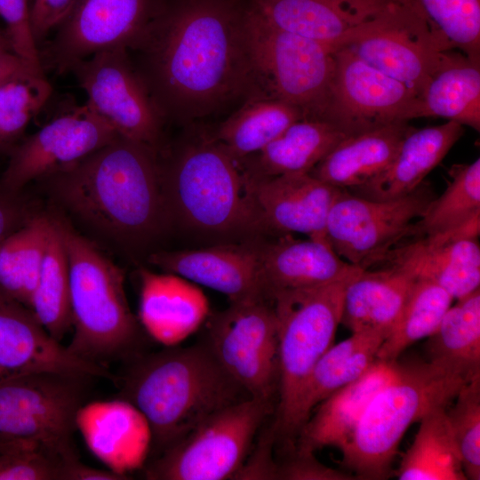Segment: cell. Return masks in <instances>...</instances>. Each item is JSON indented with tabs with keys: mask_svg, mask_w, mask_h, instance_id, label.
I'll list each match as a JSON object with an SVG mask.
<instances>
[{
	"mask_svg": "<svg viewBox=\"0 0 480 480\" xmlns=\"http://www.w3.org/2000/svg\"><path fill=\"white\" fill-rule=\"evenodd\" d=\"M249 0H156L128 49L165 122L187 124L259 95Z\"/></svg>",
	"mask_w": 480,
	"mask_h": 480,
	"instance_id": "obj_1",
	"label": "cell"
},
{
	"mask_svg": "<svg viewBox=\"0 0 480 480\" xmlns=\"http://www.w3.org/2000/svg\"><path fill=\"white\" fill-rule=\"evenodd\" d=\"M44 180L75 216L121 243L146 242L169 219L159 153L120 135L76 165Z\"/></svg>",
	"mask_w": 480,
	"mask_h": 480,
	"instance_id": "obj_2",
	"label": "cell"
},
{
	"mask_svg": "<svg viewBox=\"0 0 480 480\" xmlns=\"http://www.w3.org/2000/svg\"><path fill=\"white\" fill-rule=\"evenodd\" d=\"M165 348L134 358L119 381L118 398L147 420L156 456L212 413L249 397L204 342Z\"/></svg>",
	"mask_w": 480,
	"mask_h": 480,
	"instance_id": "obj_3",
	"label": "cell"
},
{
	"mask_svg": "<svg viewBox=\"0 0 480 480\" xmlns=\"http://www.w3.org/2000/svg\"><path fill=\"white\" fill-rule=\"evenodd\" d=\"M478 375L431 360L398 364L396 374L372 396L340 451L342 465L356 478H387L409 427L431 411L447 407L462 386Z\"/></svg>",
	"mask_w": 480,
	"mask_h": 480,
	"instance_id": "obj_4",
	"label": "cell"
},
{
	"mask_svg": "<svg viewBox=\"0 0 480 480\" xmlns=\"http://www.w3.org/2000/svg\"><path fill=\"white\" fill-rule=\"evenodd\" d=\"M160 167L169 219L211 233L260 229L246 174L212 135L182 143Z\"/></svg>",
	"mask_w": 480,
	"mask_h": 480,
	"instance_id": "obj_5",
	"label": "cell"
},
{
	"mask_svg": "<svg viewBox=\"0 0 480 480\" xmlns=\"http://www.w3.org/2000/svg\"><path fill=\"white\" fill-rule=\"evenodd\" d=\"M57 223L69 268L74 334L67 348L101 365L132 356L140 324L127 301L124 270L67 223Z\"/></svg>",
	"mask_w": 480,
	"mask_h": 480,
	"instance_id": "obj_6",
	"label": "cell"
},
{
	"mask_svg": "<svg viewBox=\"0 0 480 480\" xmlns=\"http://www.w3.org/2000/svg\"><path fill=\"white\" fill-rule=\"evenodd\" d=\"M355 276L316 288L279 292L269 300L276 318L279 356L273 430L290 448L298 436L296 413L302 388L315 364L332 345L340 324L345 289Z\"/></svg>",
	"mask_w": 480,
	"mask_h": 480,
	"instance_id": "obj_7",
	"label": "cell"
},
{
	"mask_svg": "<svg viewBox=\"0 0 480 480\" xmlns=\"http://www.w3.org/2000/svg\"><path fill=\"white\" fill-rule=\"evenodd\" d=\"M92 377L29 372L0 379V455L75 452L76 415Z\"/></svg>",
	"mask_w": 480,
	"mask_h": 480,
	"instance_id": "obj_8",
	"label": "cell"
},
{
	"mask_svg": "<svg viewBox=\"0 0 480 480\" xmlns=\"http://www.w3.org/2000/svg\"><path fill=\"white\" fill-rule=\"evenodd\" d=\"M248 34L260 94L298 108L306 118L320 119L334 73V52L271 25L250 1Z\"/></svg>",
	"mask_w": 480,
	"mask_h": 480,
	"instance_id": "obj_9",
	"label": "cell"
},
{
	"mask_svg": "<svg viewBox=\"0 0 480 480\" xmlns=\"http://www.w3.org/2000/svg\"><path fill=\"white\" fill-rule=\"evenodd\" d=\"M271 411L272 402L253 397L217 411L158 454L146 468V478H235Z\"/></svg>",
	"mask_w": 480,
	"mask_h": 480,
	"instance_id": "obj_10",
	"label": "cell"
},
{
	"mask_svg": "<svg viewBox=\"0 0 480 480\" xmlns=\"http://www.w3.org/2000/svg\"><path fill=\"white\" fill-rule=\"evenodd\" d=\"M249 397L273 401L278 393L277 324L268 300L231 302L213 315L204 342Z\"/></svg>",
	"mask_w": 480,
	"mask_h": 480,
	"instance_id": "obj_11",
	"label": "cell"
},
{
	"mask_svg": "<svg viewBox=\"0 0 480 480\" xmlns=\"http://www.w3.org/2000/svg\"><path fill=\"white\" fill-rule=\"evenodd\" d=\"M436 196L425 180L410 194L388 201L366 199L340 188L327 216V241L347 262L363 269L372 268L410 236L412 225Z\"/></svg>",
	"mask_w": 480,
	"mask_h": 480,
	"instance_id": "obj_12",
	"label": "cell"
},
{
	"mask_svg": "<svg viewBox=\"0 0 480 480\" xmlns=\"http://www.w3.org/2000/svg\"><path fill=\"white\" fill-rule=\"evenodd\" d=\"M86 94L88 107L123 137L160 153L165 121L136 72L128 49L99 52L70 70Z\"/></svg>",
	"mask_w": 480,
	"mask_h": 480,
	"instance_id": "obj_13",
	"label": "cell"
},
{
	"mask_svg": "<svg viewBox=\"0 0 480 480\" xmlns=\"http://www.w3.org/2000/svg\"><path fill=\"white\" fill-rule=\"evenodd\" d=\"M156 0H76L38 47L44 72L63 75L77 62L108 49H129L151 18Z\"/></svg>",
	"mask_w": 480,
	"mask_h": 480,
	"instance_id": "obj_14",
	"label": "cell"
},
{
	"mask_svg": "<svg viewBox=\"0 0 480 480\" xmlns=\"http://www.w3.org/2000/svg\"><path fill=\"white\" fill-rule=\"evenodd\" d=\"M118 135L86 103L71 106L12 148L0 189L21 192L30 181L76 165Z\"/></svg>",
	"mask_w": 480,
	"mask_h": 480,
	"instance_id": "obj_15",
	"label": "cell"
},
{
	"mask_svg": "<svg viewBox=\"0 0 480 480\" xmlns=\"http://www.w3.org/2000/svg\"><path fill=\"white\" fill-rule=\"evenodd\" d=\"M334 73L320 120L346 136L409 121L417 93L361 60L348 46L334 51Z\"/></svg>",
	"mask_w": 480,
	"mask_h": 480,
	"instance_id": "obj_16",
	"label": "cell"
},
{
	"mask_svg": "<svg viewBox=\"0 0 480 480\" xmlns=\"http://www.w3.org/2000/svg\"><path fill=\"white\" fill-rule=\"evenodd\" d=\"M346 45L364 62L417 94L444 53L410 2L387 6L366 21Z\"/></svg>",
	"mask_w": 480,
	"mask_h": 480,
	"instance_id": "obj_17",
	"label": "cell"
},
{
	"mask_svg": "<svg viewBox=\"0 0 480 480\" xmlns=\"http://www.w3.org/2000/svg\"><path fill=\"white\" fill-rule=\"evenodd\" d=\"M479 233L476 219L453 230L409 237L372 268H392L432 281L458 300L480 285Z\"/></svg>",
	"mask_w": 480,
	"mask_h": 480,
	"instance_id": "obj_18",
	"label": "cell"
},
{
	"mask_svg": "<svg viewBox=\"0 0 480 480\" xmlns=\"http://www.w3.org/2000/svg\"><path fill=\"white\" fill-rule=\"evenodd\" d=\"M40 372L116 380L106 366L71 354L29 308L0 288V379Z\"/></svg>",
	"mask_w": 480,
	"mask_h": 480,
	"instance_id": "obj_19",
	"label": "cell"
},
{
	"mask_svg": "<svg viewBox=\"0 0 480 480\" xmlns=\"http://www.w3.org/2000/svg\"><path fill=\"white\" fill-rule=\"evenodd\" d=\"M246 177L260 229L276 236L300 233L328 242L327 216L340 188L310 173Z\"/></svg>",
	"mask_w": 480,
	"mask_h": 480,
	"instance_id": "obj_20",
	"label": "cell"
},
{
	"mask_svg": "<svg viewBox=\"0 0 480 480\" xmlns=\"http://www.w3.org/2000/svg\"><path fill=\"white\" fill-rule=\"evenodd\" d=\"M149 262L225 294L230 302L267 300L256 244H224L197 250L160 252Z\"/></svg>",
	"mask_w": 480,
	"mask_h": 480,
	"instance_id": "obj_21",
	"label": "cell"
},
{
	"mask_svg": "<svg viewBox=\"0 0 480 480\" xmlns=\"http://www.w3.org/2000/svg\"><path fill=\"white\" fill-rule=\"evenodd\" d=\"M76 427L95 457L122 476L141 468L151 448L147 420L122 398L82 404Z\"/></svg>",
	"mask_w": 480,
	"mask_h": 480,
	"instance_id": "obj_22",
	"label": "cell"
},
{
	"mask_svg": "<svg viewBox=\"0 0 480 480\" xmlns=\"http://www.w3.org/2000/svg\"><path fill=\"white\" fill-rule=\"evenodd\" d=\"M261 283L265 298L276 293L312 289L340 281L362 268L341 259L328 242L292 235L276 236L258 245Z\"/></svg>",
	"mask_w": 480,
	"mask_h": 480,
	"instance_id": "obj_23",
	"label": "cell"
},
{
	"mask_svg": "<svg viewBox=\"0 0 480 480\" xmlns=\"http://www.w3.org/2000/svg\"><path fill=\"white\" fill-rule=\"evenodd\" d=\"M139 322L164 347L178 346L209 316V302L197 284L172 273L140 272Z\"/></svg>",
	"mask_w": 480,
	"mask_h": 480,
	"instance_id": "obj_24",
	"label": "cell"
},
{
	"mask_svg": "<svg viewBox=\"0 0 480 480\" xmlns=\"http://www.w3.org/2000/svg\"><path fill=\"white\" fill-rule=\"evenodd\" d=\"M271 25L316 41L333 52L348 44L380 12L356 0H249Z\"/></svg>",
	"mask_w": 480,
	"mask_h": 480,
	"instance_id": "obj_25",
	"label": "cell"
},
{
	"mask_svg": "<svg viewBox=\"0 0 480 480\" xmlns=\"http://www.w3.org/2000/svg\"><path fill=\"white\" fill-rule=\"evenodd\" d=\"M397 367L396 360L377 359L362 376L323 400L301 427L294 447L313 452L327 446L341 451L372 396L394 377Z\"/></svg>",
	"mask_w": 480,
	"mask_h": 480,
	"instance_id": "obj_26",
	"label": "cell"
},
{
	"mask_svg": "<svg viewBox=\"0 0 480 480\" xmlns=\"http://www.w3.org/2000/svg\"><path fill=\"white\" fill-rule=\"evenodd\" d=\"M463 132V125L454 121L420 129L412 127L385 172L348 190L353 195L374 201L404 196L425 180Z\"/></svg>",
	"mask_w": 480,
	"mask_h": 480,
	"instance_id": "obj_27",
	"label": "cell"
},
{
	"mask_svg": "<svg viewBox=\"0 0 480 480\" xmlns=\"http://www.w3.org/2000/svg\"><path fill=\"white\" fill-rule=\"evenodd\" d=\"M442 117L480 131V62L445 51L417 94L409 120Z\"/></svg>",
	"mask_w": 480,
	"mask_h": 480,
	"instance_id": "obj_28",
	"label": "cell"
},
{
	"mask_svg": "<svg viewBox=\"0 0 480 480\" xmlns=\"http://www.w3.org/2000/svg\"><path fill=\"white\" fill-rule=\"evenodd\" d=\"M412 129L402 121L347 136L309 173L338 188L360 186L388 168Z\"/></svg>",
	"mask_w": 480,
	"mask_h": 480,
	"instance_id": "obj_29",
	"label": "cell"
},
{
	"mask_svg": "<svg viewBox=\"0 0 480 480\" xmlns=\"http://www.w3.org/2000/svg\"><path fill=\"white\" fill-rule=\"evenodd\" d=\"M411 276L392 268L361 269L347 284L340 324L352 332L389 335L402 312Z\"/></svg>",
	"mask_w": 480,
	"mask_h": 480,
	"instance_id": "obj_30",
	"label": "cell"
},
{
	"mask_svg": "<svg viewBox=\"0 0 480 480\" xmlns=\"http://www.w3.org/2000/svg\"><path fill=\"white\" fill-rule=\"evenodd\" d=\"M346 137L325 121L301 118L262 150L238 162L252 177L309 173Z\"/></svg>",
	"mask_w": 480,
	"mask_h": 480,
	"instance_id": "obj_31",
	"label": "cell"
},
{
	"mask_svg": "<svg viewBox=\"0 0 480 480\" xmlns=\"http://www.w3.org/2000/svg\"><path fill=\"white\" fill-rule=\"evenodd\" d=\"M387 336L376 332H352L332 345L309 373L300 396L296 423L299 432L313 410L323 400L362 376L377 360Z\"/></svg>",
	"mask_w": 480,
	"mask_h": 480,
	"instance_id": "obj_32",
	"label": "cell"
},
{
	"mask_svg": "<svg viewBox=\"0 0 480 480\" xmlns=\"http://www.w3.org/2000/svg\"><path fill=\"white\" fill-rule=\"evenodd\" d=\"M306 118L298 108L266 95H254L224 120L212 137L241 161L260 150L293 122Z\"/></svg>",
	"mask_w": 480,
	"mask_h": 480,
	"instance_id": "obj_33",
	"label": "cell"
},
{
	"mask_svg": "<svg viewBox=\"0 0 480 480\" xmlns=\"http://www.w3.org/2000/svg\"><path fill=\"white\" fill-rule=\"evenodd\" d=\"M446 408H436L420 420L413 442L396 472L399 480L467 479Z\"/></svg>",
	"mask_w": 480,
	"mask_h": 480,
	"instance_id": "obj_34",
	"label": "cell"
},
{
	"mask_svg": "<svg viewBox=\"0 0 480 480\" xmlns=\"http://www.w3.org/2000/svg\"><path fill=\"white\" fill-rule=\"evenodd\" d=\"M53 227L34 215L0 242V288L29 308Z\"/></svg>",
	"mask_w": 480,
	"mask_h": 480,
	"instance_id": "obj_35",
	"label": "cell"
},
{
	"mask_svg": "<svg viewBox=\"0 0 480 480\" xmlns=\"http://www.w3.org/2000/svg\"><path fill=\"white\" fill-rule=\"evenodd\" d=\"M431 361L480 374V290L456 300L428 337Z\"/></svg>",
	"mask_w": 480,
	"mask_h": 480,
	"instance_id": "obj_36",
	"label": "cell"
},
{
	"mask_svg": "<svg viewBox=\"0 0 480 480\" xmlns=\"http://www.w3.org/2000/svg\"><path fill=\"white\" fill-rule=\"evenodd\" d=\"M30 309L47 332L60 342L72 328L68 261L55 219Z\"/></svg>",
	"mask_w": 480,
	"mask_h": 480,
	"instance_id": "obj_37",
	"label": "cell"
},
{
	"mask_svg": "<svg viewBox=\"0 0 480 480\" xmlns=\"http://www.w3.org/2000/svg\"><path fill=\"white\" fill-rule=\"evenodd\" d=\"M453 300L437 284L413 277L399 318L381 343L377 359L396 361L412 343L431 336Z\"/></svg>",
	"mask_w": 480,
	"mask_h": 480,
	"instance_id": "obj_38",
	"label": "cell"
},
{
	"mask_svg": "<svg viewBox=\"0 0 480 480\" xmlns=\"http://www.w3.org/2000/svg\"><path fill=\"white\" fill-rule=\"evenodd\" d=\"M447 188L412 225L407 237L446 232L480 219V159L451 166Z\"/></svg>",
	"mask_w": 480,
	"mask_h": 480,
	"instance_id": "obj_39",
	"label": "cell"
},
{
	"mask_svg": "<svg viewBox=\"0 0 480 480\" xmlns=\"http://www.w3.org/2000/svg\"><path fill=\"white\" fill-rule=\"evenodd\" d=\"M442 51L480 62V0H409Z\"/></svg>",
	"mask_w": 480,
	"mask_h": 480,
	"instance_id": "obj_40",
	"label": "cell"
},
{
	"mask_svg": "<svg viewBox=\"0 0 480 480\" xmlns=\"http://www.w3.org/2000/svg\"><path fill=\"white\" fill-rule=\"evenodd\" d=\"M52 87L45 75L26 72L0 83V153L8 154L32 117L49 100Z\"/></svg>",
	"mask_w": 480,
	"mask_h": 480,
	"instance_id": "obj_41",
	"label": "cell"
},
{
	"mask_svg": "<svg viewBox=\"0 0 480 480\" xmlns=\"http://www.w3.org/2000/svg\"><path fill=\"white\" fill-rule=\"evenodd\" d=\"M446 415L467 479H480V375L459 390Z\"/></svg>",
	"mask_w": 480,
	"mask_h": 480,
	"instance_id": "obj_42",
	"label": "cell"
},
{
	"mask_svg": "<svg viewBox=\"0 0 480 480\" xmlns=\"http://www.w3.org/2000/svg\"><path fill=\"white\" fill-rule=\"evenodd\" d=\"M28 1L0 0V17L6 25V36L12 52L35 72L45 75L31 31Z\"/></svg>",
	"mask_w": 480,
	"mask_h": 480,
	"instance_id": "obj_43",
	"label": "cell"
},
{
	"mask_svg": "<svg viewBox=\"0 0 480 480\" xmlns=\"http://www.w3.org/2000/svg\"><path fill=\"white\" fill-rule=\"evenodd\" d=\"M60 456L43 451L0 455V480H58Z\"/></svg>",
	"mask_w": 480,
	"mask_h": 480,
	"instance_id": "obj_44",
	"label": "cell"
},
{
	"mask_svg": "<svg viewBox=\"0 0 480 480\" xmlns=\"http://www.w3.org/2000/svg\"><path fill=\"white\" fill-rule=\"evenodd\" d=\"M276 479L283 480H350L352 474L320 462L313 452L293 448L292 453L277 464Z\"/></svg>",
	"mask_w": 480,
	"mask_h": 480,
	"instance_id": "obj_45",
	"label": "cell"
},
{
	"mask_svg": "<svg viewBox=\"0 0 480 480\" xmlns=\"http://www.w3.org/2000/svg\"><path fill=\"white\" fill-rule=\"evenodd\" d=\"M76 0H31L30 26L34 40L39 47L59 26Z\"/></svg>",
	"mask_w": 480,
	"mask_h": 480,
	"instance_id": "obj_46",
	"label": "cell"
},
{
	"mask_svg": "<svg viewBox=\"0 0 480 480\" xmlns=\"http://www.w3.org/2000/svg\"><path fill=\"white\" fill-rule=\"evenodd\" d=\"M30 218L21 192L0 189V242L20 228Z\"/></svg>",
	"mask_w": 480,
	"mask_h": 480,
	"instance_id": "obj_47",
	"label": "cell"
},
{
	"mask_svg": "<svg viewBox=\"0 0 480 480\" xmlns=\"http://www.w3.org/2000/svg\"><path fill=\"white\" fill-rule=\"evenodd\" d=\"M125 476L111 470H101L89 467L78 459L76 452L62 456L59 467V480H121Z\"/></svg>",
	"mask_w": 480,
	"mask_h": 480,
	"instance_id": "obj_48",
	"label": "cell"
},
{
	"mask_svg": "<svg viewBox=\"0 0 480 480\" xmlns=\"http://www.w3.org/2000/svg\"><path fill=\"white\" fill-rule=\"evenodd\" d=\"M26 72L36 73L12 52L0 51V79Z\"/></svg>",
	"mask_w": 480,
	"mask_h": 480,
	"instance_id": "obj_49",
	"label": "cell"
},
{
	"mask_svg": "<svg viewBox=\"0 0 480 480\" xmlns=\"http://www.w3.org/2000/svg\"><path fill=\"white\" fill-rule=\"evenodd\" d=\"M362 4L377 11H380L394 3L409 2V0H356Z\"/></svg>",
	"mask_w": 480,
	"mask_h": 480,
	"instance_id": "obj_50",
	"label": "cell"
},
{
	"mask_svg": "<svg viewBox=\"0 0 480 480\" xmlns=\"http://www.w3.org/2000/svg\"><path fill=\"white\" fill-rule=\"evenodd\" d=\"M0 51H11L10 43L6 36H2L0 34Z\"/></svg>",
	"mask_w": 480,
	"mask_h": 480,
	"instance_id": "obj_51",
	"label": "cell"
},
{
	"mask_svg": "<svg viewBox=\"0 0 480 480\" xmlns=\"http://www.w3.org/2000/svg\"><path fill=\"white\" fill-rule=\"evenodd\" d=\"M10 77V76H9ZM8 77L0 79V83H2L4 80L7 79Z\"/></svg>",
	"mask_w": 480,
	"mask_h": 480,
	"instance_id": "obj_52",
	"label": "cell"
}]
</instances>
